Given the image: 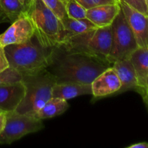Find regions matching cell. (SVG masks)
Instances as JSON below:
<instances>
[{
  "label": "cell",
  "instance_id": "1",
  "mask_svg": "<svg viewBox=\"0 0 148 148\" xmlns=\"http://www.w3.org/2000/svg\"><path fill=\"white\" fill-rule=\"evenodd\" d=\"M112 64L77 52H69L60 46L53 47L47 69L53 75L56 83L75 82L91 84Z\"/></svg>",
  "mask_w": 148,
  "mask_h": 148
},
{
  "label": "cell",
  "instance_id": "2",
  "mask_svg": "<svg viewBox=\"0 0 148 148\" xmlns=\"http://www.w3.org/2000/svg\"><path fill=\"white\" fill-rule=\"evenodd\" d=\"M52 49L53 47H46L40 44L35 35L25 43L4 47L9 66L17 70L22 75L47 69Z\"/></svg>",
  "mask_w": 148,
  "mask_h": 148
},
{
  "label": "cell",
  "instance_id": "3",
  "mask_svg": "<svg viewBox=\"0 0 148 148\" xmlns=\"http://www.w3.org/2000/svg\"><path fill=\"white\" fill-rule=\"evenodd\" d=\"M111 25H109L97 27L85 33L66 37L59 46L67 51L85 53L109 63L108 56L111 51Z\"/></svg>",
  "mask_w": 148,
  "mask_h": 148
},
{
  "label": "cell",
  "instance_id": "4",
  "mask_svg": "<svg viewBox=\"0 0 148 148\" xmlns=\"http://www.w3.org/2000/svg\"><path fill=\"white\" fill-rule=\"evenodd\" d=\"M22 82L25 87V95L15 111L34 116L52 97L56 79L45 69L36 73L23 75Z\"/></svg>",
  "mask_w": 148,
  "mask_h": 148
},
{
  "label": "cell",
  "instance_id": "5",
  "mask_svg": "<svg viewBox=\"0 0 148 148\" xmlns=\"http://www.w3.org/2000/svg\"><path fill=\"white\" fill-rule=\"evenodd\" d=\"M25 12L34 29L35 36L40 44L49 48L57 46L62 28L61 22L43 1L30 0L27 4Z\"/></svg>",
  "mask_w": 148,
  "mask_h": 148
},
{
  "label": "cell",
  "instance_id": "6",
  "mask_svg": "<svg viewBox=\"0 0 148 148\" xmlns=\"http://www.w3.org/2000/svg\"><path fill=\"white\" fill-rule=\"evenodd\" d=\"M111 47L108 61L113 65L118 60L128 59L138 47L134 33L121 8L111 25Z\"/></svg>",
  "mask_w": 148,
  "mask_h": 148
},
{
  "label": "cell",
  "instance_id": "7",
  "mask_svg": "<svg viewBox=\"0 0 148 148\" xmlns=\"http://www.w3.org/2000/svg\"><path fill=\"white\" fill-rule=\"evenodd\" d=\"M41 119L14 111L6 113V124L0 134V144L10 145L30 133L43 129Z\"/></svg>",
  "mask_w": 148,
  "mask_h": 148
},
{
  "label": "cell",
  "instance_id": "8",
  "mask_svg": "<svg viewBox=\"0 0 148 148\" xmlns=\"http://www.w3.org/2000/svg\"><path fill=\"white\" fill-rule=\"evenodd\" d=\"M34 36L30 18L25 12L12 23L7 30L0 35V46L4 47L12 44H20L30 40Z\"/></svg>",
  "mask_w": 148,
  "mask_h": 148
},
{
  "label": "cell",
  "instance_id": "9",
  "mask_svg": "<svg viewBox=\"0 0 148 148\" xmlns=\"http://www.w3.org/2000/svg\"><path fill=\"white\" fill-rule=\"evenodd\" d=\"M120 7L131 27L137 45L140 47H148V15L143 14L123 1Z\"/></svg>",
  "mask_w": 148,
  "mask_h": 148
},
{
  "label": "cell",
  "instance_id": "10",
  "mask_svg": "<svg viewBox=\"0 0 148 148\" xmlns=\"http://www.w3.org/2000/svg\"><path fill=\"white\" fill-rule=\"evenodd\" d=\"M121 86V81L116 72L111 66L100 74L92 82V95L97 99L116 95Z\"/></svg>",
  "mask_w": 148,
  "mask_h": 148
},
{
  "label": "cell",
  "instance_id": "11",
  "mask_svg": "<svg viewBox=\"0 0 148 148\" xmlns=\"http://www.w3.org/2000/svg\"><path fill=\"white\" fill-rule=\"evenodd\" d=\"M25 95V87L22 81L0 86V111H14Z\"/></svg>",
  "mask_w": 148,
  "mask_h": 148
},
{
  "label": "cell",
  "instance_id": "12",
  "mask_svg": "<svg viewBox=\"0 0 148 148\" xmlns=\"http://www.w3.org/2000/svg\"><path fill=\"white\" fill-rule=\"evenodd\" d=\"M112 66L116 72L121 85L116 95L129 90L137 91L140 93V88L137 75L130 59L116 61L113 64Z\"/></svg>",
  "mask_w": 148,
  "mask_h": 148
},
{
  "label": "cell",
  "instance_id": "13",
  "mask_svg": "<svg viewBox=\"0 0 148 148\" xmlns=\"http://www.w3.org/2000/svg\"><path fill=\"white\" fill-rule=\"evenodd\" d=\"M121 10L119 2L104 4L87 10L86 17L97 27L111 25Z\"/></svg>",
  "mask_w": 148,
  "mask_h": 148
},
{
  "label": "cell",
  "instance_id": "14",
  "mask_svg": "<svg viewBox=\"0 0 148 148\" xmlns=\"http://www.w3.org/2000/svg\"><path fill=\"white\" fill-rule=\"evenodd\" d=\"M85 95H92L91 84L75 82H61L55 84L52 90V97L66 101Z\"/></svg>",
  "mask_w": 148,
  "mask_h": 148
},
{
  "label": "cell",
  "instance_id": "15",
  "mask_svg": "<svg viewBox=\"0 0 148 148\" xmlns=\"http://www.w3.org/2000/svg\"><path fill=\"white\" fill-rule=\"evenodd\" d=\"M129 59L132 64L140 88V95L146 90V79L148 76V47H138L133 51Z\"/></svg>",
  "mask_w": 148,
  "mask_h": 148
},
{
  "label": "cell",
  "instance_id": "16",
  "mask_svg": "<svg viewBox=\"0 0 148 148\" xmlns=\"http://www.w3.org/2000/svg\"><path fill=\"white\" fill-rule=\"evenodd\" d=\"M60 22L62 28L59 45L65 38L81 34L97 27V26L87 17L83 19H73L66 16L61 20Z\"/></svg>",
  "mask_w": 148,
  "mask_h": 148
},
{
  "label": "cell",
  "instance_id": "17",
  "mask_svg": "<svg viewBox=\"0 0 148 148\" xmlns=\"http://www.w3.org/2000/svg\"><path fill=\"white\" fill-rule=\"evenodd\" d=\"M69 106L66 100L51 97L34 116L41 120L53 118L64 113Z\"/></svg>",
  "mask_w": 148,
  "mask_h": 148
},
{
  "label": "cell",
  "instance_id": "18",
  "mask_svg": "<svg viewBox=\"0 0 148 148\" xmlns=\"http://www.w3.org/2000/svg\"><path fill=\"white\" fill-rule=\"evenodd\" d=\"M0 6L5 18L11 23L18 18L27 10V4H23L20 0H0Z\"/></svg>",
  "mask_w": 148,
  "mask_h": 148
},
{
  "label": "cell",
  "instance_id": "19",
  "mask_svg": "<svg viewBox=\"0 0 148 148\" xmlns=\"http://www.w3.org/2000/svg\"><path fill=\"white\" fill-rule=\"evenodd\" d=\"M66 14L73 19L86 18L87 10L76 0H69L65 4Z\"/></svg>",
  "mask_w": 148,
  "mask_h": 148
},
{
  "label": "cell",
  "instance_id": "20",
  "mask_svg": "<svg viewBox=\"0 0 148 148\" xmlns=\"http://www.w3.org/2000/svg\"><path fill=\"white\" fill-rule=\"evenodd\" d=\"M22 79L23 75L18 71L9 66L0 72V86L20 82Z\"/></svg>",
  "mask_w": 148,
  "mask_h": 148
},
{
  "label": "cell",
  "instance_id": "21",
  "mask_svg": "<svg viewBox=\"0 0 148 148\" xmlns=\"http://www.w3.org/2000/svg\"><path fill=\"white\" fill-rule=\"evenodd\" d=\"M46 7L59 18L62 20L67 16L65 3L62 0H42Z\"/></svg>",
  "mask_w": 148,
  "mask_h": 148
},
{
  "label": "cell",
  "instance_id": "22",
  "mask_svg": "<svg viewBox=\"0 0 148 148\" xmlns=\"http://www.w3.org/2000/svg\"><path fill=\"white\" fill-rule=\"evenodd\" d=\"M76 1L86 10L98 6L104 5V4H116L119 2V0H76Z\"/></svg>",
  "mask_w": 148,
  "mask_h": 148
},
{
  "label": "cell",
  "instance_id": "23",
  "mask_svg": "<svg viewBox=\"0 0 148 148\" xmlns=\"http://www.w3.org/2000/svg\"><path fill=\"white\" fill-rule=\"evenodd\" d=\"M119 1H123L130 7L137 10V11L143 14H147L148 10L145 0H119Z\"/></svg>",
  "mask_w": 148,
  "mask_h": 148
},
{
  "label": "cell",
  "instance_id": "24",
  "mask_svg": "<svg viewBox=\"0 0 148 148\" xmlns=\"http://www.w3.org/2000/svg\"><path fill=\"white\" fill-rule=\"evenodd\" d=\"M7 67H9V64L6 58L4 47L0 46V72L4 71Z\"/></svg>",
  "mask_w": 148,
  "mask_h": 148
},
{
  "label": "cell",
  "instance_id": "25",
  "mask_svg": "<svg viewBox=\"0 0 148 148\" xmlns=\"http://www.w3.org/2000/svg\"><path fill=\"white\" fill-rule=\"evenodd\" d=\"M6 124V113L0 111V134L4 130Z\"/></svg>",
  "mask_w": 148,
  "mask_h": 148
},
{
  "label": "cell",
  "instance_id": "26",
  "mask_svg": "<svg viewBox=\"0 0 148 148\" xmlns=\"http://www.w3.org/2000/svg\"><path fill=\"white\" fill-rule=\"evenodd\" d=\"M127 148H148V143L143 142V143H136L129 146Z\"/></svg>",
  "mask_w": 148,
  "mask_h": 148
},
{
  "label": "cell",
  "instance_id": "27",
  "mask_svg": "<svg viewBox=\"0 0 148 148\" xmlns=\"http://www.w3.org/2000/svg\"><path fill=\"white\" fill-rule=\"evenodd\" d=\"M142 97H143V101H144L146 107H148V89H146V90L145 91L144 93L142 95Z\"/></svg>",
  "mask_w": 148,
  "mask_h": 148
},
{
  "label": "cell",
  "instance_id": "28",
  "mask_svg": "<svg viewBox=\"0 0 148 148\" xmlns=\"http://www.w3.org/2000/svg\"><path fill=\"white\" fill-rule=\"evenodd\" d=\"M0 17H4V12H3V10L2 9H1V6H0Z\"/></svg>",
  "mask_w": 148,
  "mask_h": 148
},
{
  "label": "cell",
  "instance_id": "29",
  "mask_svg": "<svg viewBox=\"0 0 148 148\" xmlns=\"http://www.w3.org/2000/svg\"><path fill=\"white\" fill-rule=\"evenodd\" d=\"M20 1H21L22 3H23V4H27V3L29 2V1H30V0H20Z\"/></svg>",
  "mask_w": 148,
  "mask_h": 148
},
{
  "label": "cell",
  "instance_id": "30",
  "mask_svg": "<svg viewBox=\"0 0 148 148\" xmlns=\"http://www.w3.org/2000/svg\"><path fill=\"white\" fill-rule=\"evenodd\" d=\"M146 89H148V76L146 79Z\"/></svg>",
  "mask_w": 148,
  "mask_h": 148
},
{
  "label": "cell",
  "instance_id": "31",
  "mask_svg": "<svg viewBox=\"0 0 148 148\" xmlns=\"http://www.w3.org/2000/svg\"><path fill=\"white\" fill-rule=\"evenodd\" d=\"M146 1V4H147V10H148V0H145ZM147 15H148V12H147Z\"/></svg>",
  "mask_w": 148,
  "mask_h": 148
},
{
  "label": "cell",
  "instance_id": "32",
  "mask_svg": "<svg viewBox=\"0 0 148 148\" xmlns=\"http://www.w3.org/2000/svg\"><path fill=\"white\" fill-rule=\"evenodd\" d=\"M62 1H64V3H65V4H66V2H67V1H69V0H62Z\"/></svg>",
  "mask_w": 148,
  "mask_h": 148
},
{
  "label": "cell",
  "instance_id": "33",
  "mask_svg": "<svg viewBox=\"0 0 148 148\" xmlns=\"http://www.w3.org/2000/svg\"><path fill=\"white\" fill-rule=\"evenodd\" d=\"M147 110H148V107H147Z\"/></svg>",
  "mask_w": 148,
  "mask_h": 148
},
{
  "label": "cell",
  "instance_id": "34",
  "mask_svg": "<svg viewBox=\"0 0 148 148\" xmlns=\"http://www.w3.org/2000/svg\"></svg>",
  "mask_w": 148,
  "mask_h": 148
}]
</instances>
